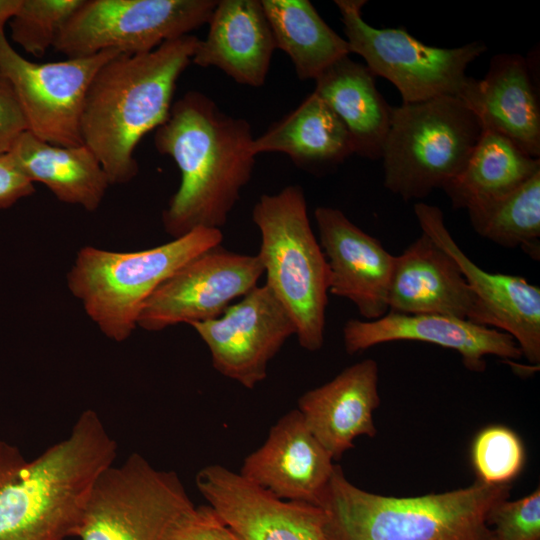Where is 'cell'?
<instances>
[{"label":"cell","instance_id":"obj_1","mask_svg":"<svg viewBox=\"0 0 540 540\" xmlns=\"http://www.w3.org/2000/svg\"><path fill=\"white\" fill-rule=\"evenodd\" d=\"M249 123L232 117L200 91L173 102L154 133L156 150L179 168L180 185L162 213L174 238L197 228L220 229L228 219L255 165Z\"/></svg>","mask_w":540,"mask_h":540},{"label":"cell","instance_id":"obj_2","mask_svg":"<svg viewBox=\"0 0 540 540\" xmlns=\"http://www.w3.org/2000/svg\"><path fill=\"white\" fill-rule=\"evenodd\" d=\"M116 441L91 409L37 458L0 441V540L76 536L96 477L117 456Z\"/></svg>","mask_w":540,"mask_h":540},{"label":"cell","instance_id":"obj_3","mask_svg":"<svg viewBox=\"0 0 540 540\" xmlns=\"http://www.w3.org/2000/svg\"><path fill=\"white\" fill-rule=\"evenodd\" d=\"M198 41L189 34L147 53H120L95 74L83 106L81 137L110 185L128 183L138 174L136 147L167 120L177 81Z\"/></svg>","mask_w":540,"mask_h":540},{"label":"cell","instance_id":"obj_4","mask_svg":"<svg viewBox=\"0 0 540 540\" xmlns=\"http://www.w3.org/2000/svg\"><path fill=\"white\" fill-rule=\"evenodd\" d=\"M511 484L472 485L414 497L383 496L352 484L335 464L317 506L326 540H493L486 519Z\"/></svg>","mask_w":540,"mask_h":540},{"label":"cell","instance_id":"obj_5","mask_svg":"<svg viewBox=\"0 0 540 540\" xmlns=\"http://www.w3.org/2000/svg\"><path fill=\"white\" fill-rule=\"evenodd\" d=\"M252 220L260 232L257 254L266 285L282 303L296 327L299 345L311 352L324 343L329 268L307 214L303 189L284 187L262 194Z\"/></svg>","mask_w":540,"mask_h":540},{"label":"cell","instance_id":"obj_6","mask_svg":"<svg viewBox=\"0 0 540 540\" xmlns=\"http://www.w3.org/2000/svg\"><path fill=\"white\" fill-rule=\"evenodd\" d=\"M220 229L197 228L141 251L82 247L67 274V286L88 317L109 339L125 341L157 287L200 253L221 245Z\"/></svg>","mask_w":540,"mask_h":540},{"label":"cell","instance_id":"obj_7","mask_svg":"<svg viewBox=\"0 0 540 540\" xmlns=\"http://www.w3.org/2000/svg\"><path fill=\"white\" fill-rule=\"evenodd\" d=\"M482 133L457 96L392 107L381 159L384 186L404 200L426 198L465 166Z\"/></svg>","mask_w":540,"mask_h":540},{"label":"cell","instance_id":"obj_8","mask_svg":"<svg viewBox=\"0 0 540 540\" xmlns=\"http://www.w3.org/2000/svg\"><path fill=\"white\" fill-rule=\"evenodd\" d=\"M350 53L365 60L374 74L390 81L402 104L441 96H457L468 76L470 63L487 46L474 41L455 48L427 45L405 28H376L362 17L365 0H335Z\"/></svg>","mask_w":540,"mask_h":540},{"label":"cell","instance_id":"obj_9","mask_svg":"<svg viewBox=\"0 0 540 540\" xmlns=\"http://www.w3.org/2000/svg\"><path fill=\"white\" fill-rule=\"evenodd\" d=\"M194 507L174 471L158 470L133 453L96 477L76 536L80 540H162L170 526Z\"/></svg>","mask_w":540,"mask_h":540},{"label":"cell","instance_id":"obj_10","mask_svg":"<svg viewBox=\"0 0 540 540\" xmlns=\"http://www.w3.org/2000/svg\"><path fill=\"white\" fill-rule=\"evenodd\" d=\"M216 0H83L54 49L67 58L150 52L208 23Z\"/></svg>","mask_w":540,"mask_h":540},{"label":"cell","instance_id":"obj_11","mask_svg":"<svg viewBox=\"0 0 540 540\" xmlns=\"http://www.w3.org/2000/svg\"><path fill=\"white\" fill-rule=\"evenodd\" d=\"M120 54L96 55L35 63L20 55L0 33V71L13 87L27 131L57 146L83 145L81 116L89 86L97 71Z\"/></svg>","mask_w":540,"mask_h":540},{"label":"cell","instance_id":"obj_12","mask_svg":"<svg viewBox=\"0 0 540 540\" xmlns=\"http://www.w3.org/2000/svg\"><path fill=\"white\" fill-rule=\"evenodd\" d=\"M263 274L257 255L232 252L221 245L210 248L157 287L145 302L137 325L161 331L180 323L215 319L256 287Z\"/></svg>","mask_w":540,"mask_h":540},{"label":"cell","instance_id":"obj_13","mask_svg":"<svg viewBox=\"0 0 540 540\" xmlns=\"http://www.w3.org/2000/svg\"><path fill=\"white\" fill-rule=\"evenodd\" d=\"M191 326L209 348L214 369L248 389L266 378L269 362L296 335L289 313L266 284L221 316Z\"/></svg>","mask_w":540,"mask_h":540},{"label":"cell","instance_id":"obj_14","mask_svg":"<svg viewBox=\"0 0 540 540\" xmlns=\"http://www.w3.org/2000/svg\"><path fill=\"white\" fill-rule=\"evenodd\" d=\"M414 213L422 233L458 264L476 300L471 322L509 334L522 355L539 365L540 288L521 276L490 273L477 266L455 242L437 206L418 202Z\"/></svg>","mask_w":540,"mask_h":540},{"label":"cell","instance_id":"obj_15","mask_svg":"<svg viewBox=\"0 0 540 540\" xmlns=\"http://www.w3.org/2000/svg\"><path fill=\"white\" fill-rule=\"evenodd\" d=\"M195 482L240 540H326L317 505L280 499L219 464L202 468Z\"/></svg>","mask_w":540,"mask_h":540},{"label":"cell","instance_id":"obj_16","mask_svg":"<svg viewBox=\"0 0 540 540\" xmlns=\"http://www.w3.org/2000/svg\"><path fill=\"white\" fill-rule=\"evenodd\" d=\"M329 268V293L351 301L367 321L384 316L395 256L339 209L314 210Z\"/></svg>","mask_w":540,"mask_h":540},{"label":"cell","instance_id":"obj_17","mask_svg":"<svg viewBox=\"0 0 540 540\" xmlns=\"http://www.w3.org/2000/svg\"><path fill=\"white\" fill-rule=\"evenodd\" d=\"M343 343L348 354L393 341H419L458 352L470 371L486 369L485 356L516 360L522 352L512 336L440 314H402L388 311L375 320L349 319L343 326Z\"/></svg>","mask_w":540,"mask_h":540},{"label":"cell","instance_id":"obj_18","mask_svg":"<svg viewBox=\"0 0 540 540\" xmlns=\"http://www.w3.org/2000/svg\"><path fill=\"white\" fill-rule=\"evenodd\" d=\"M298 409L283 415L239 474L283 500L317 505L335 467Z\"/></svg>","mask_w":540,"mask_h":540},{"label":"cell","instance_id":"obj_19","mask_svg":"<svg viewBox=\"0 0 540 540\" xmlns=\"http://www.w3.org/2000/svg\"><path fill=\"white\" fill-rule=\"evenodd\" d=\"M533 64L517 53L491 58L481 79L467 78L458 97L480 122L540 158V99Z\"/></svg>","mask_w":540,"mask_h":540},{"label":"cell","instance_id":"obj_20","mask_svg":"<svg viewBox=\"0 0 540 540\" xmlns=\"http://www.w3.org/2000/svg\"><path fill=\"white\" fill-rule=\"evenodd\" d=\"M378 377L377 362L365 359L299 398L297 409L307 428L333 460L353 448L357 437L377 433L373 412L380 404Z\"/></svg>","mask_w":540,"mask_h":540},{"label":"cell","instance_id":"obj_21","mask_svg":"<svg viewBox=\"0 0 540 540\" xmlns=\"http://www.w3.org/2000/svg\"><path fill=\"white\" fill-rule=\"evenodd\" d=\"M388 311L440 314L472 321L476 300L458 264L422 233L395 256Z\"/></svg>","mask_w":540,"mask_h":540},{"label":"cell","instance_id":"obj_22","mask_svg":"<svg viewBox=\"0 0 540 540\" xmlns=\"http://www.w3.org/2000/svg\"><path fill=\"white\" fill-rule=\"evenodd\" d=\"M191 62L216 67L235 82L264 85L276 43L260 0H220Z\"/></svg>","mask_w":540,"mask_h":540},{"label":"cell","instance_id":"obj_23","mask_svg":"<svg viewBox=\"0 0 540 540\" xmlns=\"http://www.w3.org/2000/svg\"><path fill=\"white\" fill-rule=\"evenodd\" d=\"M252 147L256 155L284 153L297 167L317 173L336 168L354 154L345 125L314 92L255 138Z\"/></svg>","mask_w":540,"mask_h":540},{"label":"cell","instance_id":"obj_24","mask_svg":"<svg viewBox=\"0 0 540 540\" xmlns=\"http://www.w3.org/2000/svg\"><path fill=\"white\" fill-rule=\"evenodd\" d=\"M9 154L32 183L45 185L59 201L89 212L99 208L110 186L99 160L84 144L57 146L25 131Z\"/></svg>","mask_w":540,"mask_h":540},{"label":"cell","instance_id":"obj_25","mask_svg":"<svg viewBox=\"0 0 540 540\" xmlns=\"http://www.w3.org/2000/svg\"><path fill=\"white\" fill-rule=\"evenodd\" d=\"M316 93L345 125L354 154L380 159L392 107L376 87L368 67L343 57L315 80Z\"/></svg>","mask_w":540,"mask_h":540},{"label":"cell","instance_id":"obj_26","mask_svg":"<svg viewBox=\"0 0 540 540\" xmlns=\"http://www.w3.org/2000/svg\"><path fill=\"white\" fill-rule=\"evenodd\" d=\"M540 171V158L528 155L507 137L482 133L461 172L443 190L454 209L505 196Z\"/></svg>","mask_w":540,"mask_h":540},{"label":"cell","instance_id":"obj_27","mask_svg":"<svg viewBox=\"0 0 540 540\" xmlns=\"http://www.w3.org/2000/svg\"><path fill=\"white\" fill-rule=\"evenodd\" d=\"M276 48L291 59L300 80H316L350 50L308 0H260Z\"/></svg>","mask_w":540,"mask_h":540},{"label":"cell","instance_id":"obj_28","mask_svg":"<svg viewBox=\"0 0 540 540\" xmlns=\"http://www.w3.org/2000/svg\"><path fill=\"white\" fill-rule=\"evenodd\" d=\"M481 237L540 258V171L511 193L467 209Z\"/></svg>","mask_w":540,"mask_h":540},{"label":"cell","instance_id":"obj_29","mask_svg":"<svg viewBox=\"0 0 540 540\" xmlns=\"http://www.w3.org/2000/svg\"><path fill=\"white\" fill-rule=\"evenodd\" d=\"M83 0H21L10 19V36L26 53L40 58L54 47Z\"/></svg>","mask_w":540,"mask_h":540},{"label":"cell","instance_id":"obj_30","mask_svg":"<svg viewBox=\"0 0 540 540\" xmlns=\"http://www.w3.org/2000/svg\"><path fill=\"white\" fill-rule=\"evenodd\" d=\"M521 438L503 425H490L475 436L471 461L477 481L485 484H511L525 464Z\"/></svg>","mask_w":540,"mask_h":540},{"label":"cell","instance_id":"obj_31","mask_svg":"<svg viewBox=\"0 0 540 540\" xmlns=\"http://www.w3.org/2000/svg\"><path fill=\"white\" fill-rule=\"evenodd\" d=\"M486 522L493 540H540V489L495 504Z\"/></svg>","mask_w":540,"mask_h":540},{"label":"cell","instance_id":"obj_32","mask_svg":"<svg viewBox=\"0 0 540 540\" xmlns=\"http://www.w3.org/2000/svg\"><path fill=\"white\" fill-rule=\"evenodd\" d=\"M162 540H240L208 506L194 507L167 530Z\"/></svg>","mask_w":540,"mask_h":540},{"label":"cell","instance_id":"obj_33","mask_svg":"<svg viewBox=\"0 0 540 540\" xmlns=\"http://www.w3.org/2000/svg\"><path fill=\"white\" fill-rule=\"evenodd\" d=\"M25 131L26 122L13 87L0 71V154L9 152Z\"/></svg>","mask_w":540,"mask_h":540},{"label":"cell","instance_id":"obj_34","mask_svg":"<svg viewBox=\"0 0 540 540\" xmlns=\"http://www.w3.org/2000/svg\"><path fill=\"white\" fill-rule=\"evenodd\" d=\"M34 192V183L18 169L9 152L0 154V209L9 208Z\"/></svg>","mask_w":540,"mask_h":540},{"label":"cell","instance_id":"obj_35","mask_svg":"<svg viewBox=\"0 0 540 540\" xmlns=\"http://www.w3.org/2000/svg\"><path fill=\"white\" fill-rule=\"evenodd\" d=\"M21 0H0V33L5 32V26L17 11Z\"/></svg>","mask_w":540,"mask_h":540}]
</instances>
